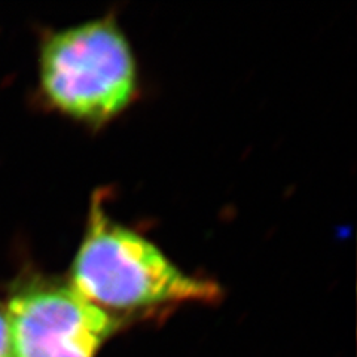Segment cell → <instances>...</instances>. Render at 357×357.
I'll list each match as a JSON object with an SVG mask.
<instances>
[{
  "label": "cell",
  "instance_id": "cell-1",
  "mask_svg": "<svg viewBox=\"0 0 357 357\" xmlns=\"http://www.w3.org/2000/svg\"><path fill=\"white\" fill-rule=\"evenodd\" d=\"M67 282L88 303L115 316L222 298L216 282L183 271L153 241L112 218L105 191L89 201Z\"/></svg>",
  "mask_w": 357,
  "mask_h": 357
},
{
  "label": "cell",
  "instance_id": "cell-2",
  "mask_svg": "<svg viewBox=\"0 0 357 357\" xmlns=\"http://www.w3.org/2000/svg\"><path fill=\"white\" fill-rule=\"evenodd\" d=\"M45 102L60 115L102 128L136 102V55L115 14L52 31L39 54Z\"/></svg>",
  "mask_w": 357,
  "mask_h": 357
},
{
  "label": "cell",
  "instance_id": "cell-3",
  "mask_svg": "<svg viewBox=\"0 0 357 357\" xmlns=\"http://www.w3.org/2000/svg\"><path fill=\"white\" fill-rule=\"evenodd\" d=\"M5 308L13 357H96L122 323L69 282L42 274L21 278Z\"/></svg>",
  "mask_w": 357,
  "mask_h": 357
},
{
  "label": "cell",
  "instance_id": "cell-4",
  "mask_svg": "<svg viewBox=\"0 0 357 357\" xmlns=\"http://www.w3.org/2000/svg\"><path fill=\"white\" fill-rule=\"evenodd\" d=\"M0 357H13L10 356L8 316H6V308L3 304H0Z\"/></svg>",
  "mask_w": 357,
  "mask_h": 357
}]
</instances>
